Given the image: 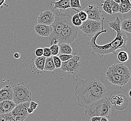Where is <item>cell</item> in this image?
Masks as SVG:
<instances>
[{
    "label": "cell",
    "instance_id": "cell-1",
    "mask_svg": "<svg viewBox=\"0 0 131 121\" xmlns=\"http://www.w3.org/2000/svg\"><path fill=\"white\" fill-rule=\"evenodd\" d=\"M74 90L78 105L81 108L88 106L107 95V89L103 84L93 77L79 81Z\"/></svg>",
    "mask_w": 131,
    "mask_h": 121
},
{
    "label": "cell",
    "instance_id": "cell-2",
    "mask_svg": "<svg viewBox=\"0 0 131 121\" xmlns=\"http://www.w3.org/2000/svg\"><path fill=\"white\" fill-rule=\"evenodd\" d=\"M107 31L106 29L96 33L91 37L89 42L88 43V45L92 49V54L97 55L100 58L102 57L105 55H108L110 54L115 55L116 51L119 49H127L126 43L128 38L125 32L121 29L116 31V37L111 43L101 45L97 44L96 40L98 37L101 34L106 33Z\"/></svg>",
    "mask_w": 131,
    "mask_h": 121
},
{
    "label": "cell",
    "instance_id": "cell-3",
    "mask_svg": "<svg viewBox=\"0 0 131 121\" xmlns=\"http://www.w3.org/2000/svg\"><path fill=\"white\" fill-rule=\"evenodd\" d=\"M52 11L54 15V21L51 25L53 28V32L49 36V40L51 45L53 44L58 45L59 36L65 27L68 18L78 12L72 8L65 10L53 8Z\"/></svg>",
    "mask_w": 131,
    "mask_h": 121
},
{
    "label": "cell",
    "instance_id": "cell-4",
    "mask_svg": "<svg viewBox=\"0 0 131 121\" xmlns=\"http://www.w3.org/2000/svg\"><path fill=\"white\" fill-rule=\"evenodd\" d=\"M85 108V115L88 118L90 119L93 116L110 118L111 104L106 96L93 102Z\"/></svg>",
    "mask_w": 131,
    "mask_h": 121
},
{
    "label": "cell",
    "instance_id": "cell-5",
    "mask_svg": "<svg viewBox=\"0 0 131 121\" xmlns=\"http://www.w3.org/2000/svg\"><path fill=\"white\" fill-rule=\"evenodd\" d=\"M72 16H70L68 18L65 27L59 36L58 45L63 43L70 44L77 37L79 27H76L72 24L71 22Z\"/></svg>",
    "mask_w": 131,
    "mask_h": 121
},
{
    "label": "cell",
    "instance_id": "cell-6",
    "mask_svg": "<svg viewBox=\"0 0 131 121\" xmlns=\"http://www.w3.org/2000/svg\"><path fill=\"white\" fill-rule=\"evenodd\" d=\"M11 86L13 93L12 101L16 105L31 101L32 93L28 85L22 82Z\"/></svg>",
    "mask_w": 131,
    "mask_h": 121
},
{
    "label": "cell",
    "instance_id": "cell-7",
    "mask_svg": "<svg viewBox=\"0 0 131 121\" xmlns=\"http://www.w3.org/2000/svg\"><path fill=\"white\" fill-rule=\"evenodd\" d=\"M103 22L88 19L82 23L80 29L84 35L91 38L96 33L103 30Z\"/></svg>",
    "mask_w": 131,
    "mask_h": 121
},
{
    "label": "cell",
    "instance_id": "cell-8",
    "mask_svg": "<svg viewBox=\"0 0 131 121\" xmlns=\"http://www.w3.org/2000/svg\"><path fill=\"white\" fill-rule=\"evenodd\" d=\"M80 60V57L74 54L72 58L67 61L62 62L61 70L70 75L77 74L82 67Z\"/></svg>",
    "mask_w": 131,
    "mask_h": 121
},
{
    "label": "cell",
    "instance_id": "cell-9",
    "mask_svg": "<svg viewBox=\"0 0 131 121\" xmlns=\"http://www.w3.org/2000/svg\"><path fill=\"white\" fill-rule=\"evenodd\" d=\"M30 102H23L17 104L11 112L12 116L17 121H24L29 114L27 108L29 106Z\"/></svg>",
    "mask_w": 131,
    "mask_h": 121
},
{
    "label": "cell",
    "instance_id": "cell-10",
    "mask_svg": "<svg viewBox=\"0 0 131 121\" xmlns=\"http://www.w3.org/2000/svg\"><path fill=\"white\" fill-rule=\"evenodd\" d=\"M84 11L87 14L88 19L100 22L104 21L105 19L102 14L101 9L96 5H88Z\"/></svg>",
    "mask_w": 131,
    "mask_h": 121
},
{
    "label": "cell",
    "instance_id": "cell-11",
    "mask_svg": "<svg viewBox=\"0 0 131 121\" xmlns=\"http://www.w3.org/2000/svg\"><path fill=\"white\" fill-rule=\"evenodd\" d=\"M107 72L116 74L125 77L130 78L131 74L128 68L123 63H115L109 67Z\"/></svg>",
    "mask_w": 131,
    "mask_h": 121
},
{
    "label": "cell",
    "instance_id": "cell-12",
    "mask_svg": "<svg viewBox=\"0 0 131 121\" xmlns=\"http://www.w3.org/2000/svg\"><path fill=\"white\" fill-rule=\"evenodd\" d=\"M106 80L109 82L118 86H124L126 85L130 80V78L107 72L106 73Z\"/></svg>",
    "mask_w": 131,
    "mask_h": 121
},
{
    "label": "cell",
    "instance_id": "cell-13",
    "mask_svg": "<svg viewBox=\"0 0 131 121\" xmlns=\"http://www.w3.org/2000/svg\"><path fill=\"white\" fill-rule=\"evenodd\" d=\"M54 21V15L52 10H46L42 12L38 16V23L51 26Z\"/></svg>",
    "mask_w": 131,
    "mask_h": 121
},
{
    "label": "cell",
    "instance_id": "cell-14",
    "mask_svg": "<svg viewBox=\"0 0 131 121\" xmlns=\"http://www.w3.org/2000/svg\"><path fill=\"white\" fill-rule=\"evenodd\" d=\"M34 32L40 36L49 37L53 32V28L51 26L38 23L34 27Z\"/></svg>",
    "mask_w": 131,
    "mask_h": 121
},
{
    "label": "cell",
    "instance_id": "cell-15",
    "mask_svg": "<svg viewBox=\"0 0 131 121\" xmlns=\"http://www.w3.org/2000/svg\"><path fill=\"white\" fill-rule=\"evenodd\" d=\"M13 93L12 86L6 85L0 89V102L13 100Z\"/></svg>",
    "mask_w": 131,
    "mask_h": 121
},
{
    "label": "cell",
    "instance_id": "cell-16",
    "mask_svg": "<svg viewBox=\"0 0 131 121\" xmlns=\"http://www.w3.org/2000/svg\"><path fill=\"white\" fill-rule=\"evenodd\" d=\"M16 105L12 100H5L0 102V114L11 112Z\"/></svg>",
    "mask_w": 131,
    "mask_h": 121
},
{
    "label": "cell",
    "instance_id": "cell-17",
    "mask_svg": "<svg viewBox=\"0 0 131 121\" xmlns=\"http://www.w3.org/2000/svg\"><path fill=\"white\" fill-rule=\"evenodd\" d=\"M53 4L54 5L53 9H60L65 10L68 8H72V9L75 11L76 12L78 13L80 11L78 10V11L75 10L71 7L70 5V0H60L58 2H51L50 5H49L48 6H51Z\"/></svg>",
    "mask_w": 131,
    "mask_h": 121
},
{
    "label": "cell",
    "instance_id": "cell-18",
    "mask_svg": "<svg viewBox=\"0 0 131 121\" xmlns=\"http://www.w3.org/2000/svg\"><path fill=\"white\" fill-rule=\"evenodd\" d=\"M119 11L121 14H125L129 12L131 9V3L130 0H121L119 4Z\"/></svg>",
    "mask_w": 131,
    "mask_h": 121
},
{
    "label": "cell",
    "instance_id": "cell-19",
    "mask_svg": "<svg viewBox=\"0 0 131 121\" xmlns=\"http://www.w3.org/2000/svg\"><path fill=\"white\" fill-rule=\"evenodd\" d=\"M59 52L61 54H72L73 49L70 44L68 43H61L59 45Z\"/></svg>",
    "mask_w": 131,
    "mask_h": 121
},
{
    "label": "cell",
    "instance_id": "cell-20",
    "mask_svg": "<svg viewBox=\"0 0 131 121\" xmlns=\"http://www.w3.org/2000/svg\"><path fill=\"white\" fill-rule=\"evenodd\" d=\"M46 58V57L43 56L37 57L35 58V65L36 68L39 70H44Z\"/></svg>",
    "mask_w": 131,
    "mask_h": 121
},
{
    "label": "cell",
    "instance_id": "cell-21",
    "mask_svg": "<svg viewBox=\"0 0 131 121\" xmlns=\"http://www.w3.org/2000/svg\"><path fill=\"white\" fill-rule=\"evenodd\" d=\"M56 67L53 61L52 56L46 58L44 70L52 71L56 69Z\"/></svg>",
    "mask_w": 131,
    "mask_h": 121
},
{
    "label": "cell",
    "instance_id": "cell-22",
    "mask_svg": "<svg viewBox=\"0 0 131 121\" xmlns=\"http://www.w3.org/2000/svg\"><path fill=\"white\" fill-rule=\"evenodd\" d=\"M121 29L124 32L131 33V20L130 18L125 20L121 23Z\"/></svg>",
    "mask_w": 131,
    "mask_h": 121
},
{
    "label": "cell",
    "instance_id": "cell-23",
    "mask_svg": "<svg viewBox=\"0 0 131 121\" xmlns=\"http://www.w3.org/2000/svg\"><path fill=\"white\" fill-rule=\"evenodd\" d=\"M108 24L109 25L110 28H111L114 31H117L118 30H121V22L118 16L116 17V19L113 22H109L107 21Z\"/></svg>",
    "mask_w": 131,
    "mask_h": 121
},
{
    "label": "cell",
    "instance_id": "cell-24",
    "mask_svg": "<svg viewBox=\"0 0 131 121\" xmlns=\"http://www.w3.org/2000/svg\"><path fill=\"white\" fill-rule=\"evenodd\" d=\"M101 6L105 12L110 15L113 14L111 9V0H105L103 2H102Z\"/></svg>",
    "mask_w": 131,
    "mask_h": 121
},
{
    "label": "cell",
    "instance_id": "cell-25",
    "mask_svg": "<svg viewBox=\"0 0 131 121\" xmlns=\"http://www.w3.org/2000/svg\"><path fill=\"white\" fill-rule=\"evenodd\" d=\"M71 22L73 25L78 27H80L83 23L79 18L78 13H76L73 15L71 18Z\"/></svg>",
    "mask_w": 131,
    "mask_h": 121
},
{
    "label": "cell",
    "instance_id": "cell-26",
    "mask_svg": "<svg viewBox=\"0 0 131 121\" xmlns=\"http://www.w3.org/2000/svg\"><path fill=\"white\" fill-rule=\"evenodd\" d=\"M0 121H18L16 120L12 115L11 112L8 113L0 114Z\"/></svg>",
    "mask_w": 131,
    "mask_h": 121
},
{
    "label": "cell",
    "instance_id": "cell-27",
    "mask_svg": "<svg viewBox=\"0 0 131 121\" xmlns=\"http://www.w3.org/2000/svg\"><path fill=\"white\" fill-rule=\"evenodd\" d=\"M117 58L121 63H125L128 60L129 56L128 53L126 51H121L118 53Z\"/></svg>",
    "mask_w": 131,
    "mask_h": 121
},
{
    "label": "cell",
    "instance_id": "cell-28",
    "mask_svg": "<svg viewBox=\"0 0 131 121\" xmlns=\"http://www.w3.org/2000/svg\"><path fill=\"white\" fill-rule=\"evenodd\" d=\"M70 5L72 8L78 11L76 8L81 9L82 7L81 6L80 0H70Z\"/></svg>",
    "mask_w": 131,
    "mask_h": 121
},
{
    "label": "cell",
    "instance_id": "cell-29",
    "mask_svg": "<svg viewBox=\"0 0 131 121\" xmlns=\"http://www.w3.org/2000/svg\"><path fill=\"white\" fill-rule=\"evenodd\" d=\"M109 99L110 102V104L118 105L122 104V101H123V99L122 97H120L117 96H112L111 98Z\"/></svg>",
    "mask_w": 131,
    "mask_h": 121
},
{
    "label": "cell",
    "instance_id": "cell-30",
    "mask_svg": "<svg viewBox=\"0 0 131 121\" xmlns=\"http://www.w3.org/2000/svg\"><path fill=\"white\" fill-rule=\"evenodd\" d=\"M111 7L112 14L118 13L119 11V4L115 3L114 0H111Z\"/></svg>",
    "mask_w": 131,
    "mask_h": 121
},
{
    "label": "cell",
    "instance_id": "cell-31",
    "mask_svg": "<svg viewBox=\"0 0 131 121\" xmlns=\"http://www.w3.org/2000/svg\"><path fill=\"white\" fill-rule=\"evenodd\" d=\"M51 55L52 56H57L59 53V46L57 44H53L49 48Z\"/></svg>",
    "mask_w": 131,
    "mask_h": 121
},
{
    "label": "cell",
    "instance_id": "cell-32",
    "mask_svg": "<svg viewBox=\"0 0 131 121\" xmlns=\"http://www.w3.org/2000/svg\"><path fill=\"white\" fill-rule=\"evenodd\" d=\"M52 58L56 68H60L61 66L62 62L61 61V59L59 57V56H52Z\"/></svg>",
    "mask_w": 131,
    "mask_h": 121
},
{
    "label": "cell",
    "instance_id": "cell-33",
    "mask_svg": "<svg viewBox=\"0 0 131 121\" xmlns=\"http://www.w3.org/2000/svg\"><path fill=\"white\" fill-rule=\"evenodd\" d=\"M78 13L79 18L82 22H84L88 19V15L86 12H85L84 10L80 11Z\"/></svg>",
    "mask_w": 131,
    "mask_h": 121
},
{
    "label": "cell",
    "instance_id": "cell-34",
    "mask_svg": "<svg viewBox=\"0 0 131 121\" xmlns=\"http://www.w3.org/2000/svg\"><path fill=\"white\" fill-rule=\"evenodd\" d=\"M73 56V55H72V54L68 55V54H60L58 56L61 59V61L62 62H65V61L68 60L71 58H72Z\"/></svg>",
    "mask_w": 131,
    "mask_h": 121
},
{
    "label": "cell",
    "instance_id": "cell-35",
    "mask_svg": "<svg viewBox=\"0 0 131 121\" xmlns=\"http://www.w3.org/2000/svg\"><path fill=\"white\" fill-rule=\"evenodd\" d=\"M43 56H44V57L47 58V57H50L51 56H52L49 48L45 47V48H43Z\"/></svg>",
    "mask_w": 131,
    "mask_h": 121
},
{
    "label": "cell",
    "instance_id": "cell-36",
    "mask_svg": "<svg viewBox=\"0 0 131 121\" xmlns=\"http://www.w3.org/2000/svg\"><path fill=\"white\" fill-rule=\"evenodd\" d=\"M43 48H38L35 51V54L37 57H39L43 56Z\"/></svg>",
    "mask_w": 131,
    "mask_h": 121
},
{
    "label": "cell",
    "instance_id": "cell-37",
    "mask_svg": "<svg viewBox=\"0 0 131 121\" xmlns=\"http://www.w3.org/2000/svg\"><path fill=\"white\" fill-rule=\"evenodd\" d=\"M38 106V104L34 101H30L29 104V107L34 110L36 109Z\"/></svg>",
    "mask_w": 131,
    "mask_h": 121
},
{
    "label": "cell",
    "instance_id": "cell-38",
    "mask_svg": "<svg viewBox=\"0 0 131 121\" xmlns=\"http://www.w3.org/2000/svg\"><path fill=\"white\" fill-rule=\"evenodd\" d=\"M101 117L99 116H93L90 118L91 121H100Z\"/></svg>",
    "mask_w": 131,
    "mask_h": 121
},
{
    "label": "cell",
    "instance_id": "cell-39",
    "mask_svg": "<svg viewBox=\"0 0 131 121\" xmlns=\"http://www.w3.org/2000/svg\"><path fill=\"white\" fill-rule=\"evenodd\" d=\"M20 54L19 53H18V52H16V53H15V54H14V57L15 58V59H19V58H20Z\"/></svg>",
    "mask_w": 131,
    "mask_h": 121
},
{
    "label": "cell",
    "instance_id": "cell-40",
    "mask_svg": "<svg viewBox=\"0 0 131 121\" xmlns=\"http://www.w3.org/2000/svg\"><path fill=\"white\" fill-rule=\"evenodd\" d=\"M34 110L33 109L31 108H30L29 106L27 108V111H28V113L29 114L33 113V112H34Z\"/></svg>",
    "mask_w": 131,
    "mask_h": 121
},
{
    "label": "cell",
    "instance_id": "cell-41",
    "mask_svg": "<svg viewBox=\"0 0 131 121\" xmlns=\"http://www.w3.org/2000/svg\"><path fill=\"white\" fill-rule=\"evenodd\" d=\"M85 1L86 0H80L81 5L82 7H83V6H84L85 4Z\"/></svg>",
    "mask_w": 131,
    "mask_h": 121
},
{
    "label": "cell",
    "instance_id": "cell-42",
    "mask_svg": "<svg viewBox=\"0 0 131 121\" xmlns=\"http://www.w3.org/2000/svg\"><path fill=\"white\" fill-rule=\"evenodd\" d=\"M6 0H0V7L2 6L3 5H4Z\"/></svg>",
    "mask_w": 131,
    "mask_h": 121
},
{
    "label": "cell",
    "instance_id": "cell-43",
    "mask_svg": "<svg viewBox=\"0 0 131 121\" xmlns=\"http://www.w3.org/2000/svg\"><path fill=\"white\" fill-rule=\"evenodd\" d=\"M100 121H108V118H107L106 117H102L101 118Z\"/></svg>",
    "mask_w": 131,
    "mask_h": 121
},
{
    "label": "cell",
    "instance_id": "cell-44",
    "mask_svg": "<svg viewBox=\"0 0 131 121\" xmlns=\"http://www.w3.org/2000/svg\"><path fill=\"white\" fill-rule=\"evenodd\" d=\"M114 1L115 3H117L118 4H119L121 3V0H114Z\"/></svg>",
    "mask_w": 131,
    "mask_h": 121
},
{
    "label": "cell",
    "instance_id": "cell-45",
    "mask_svg": "<svg viewBox=\"0 0 131 121\" xmlns=\"http://www.w3.org/2000/svg\"><path fill=\"white\" fill-rule=\"evenodd\" d=\"M131 90L130 89V90H129V97L131 98Z\"/></svg>",
    "mask_w": 131,
    "mask_h": 121
},
{
    "label": "cell",
    "instance_id": "cell-46",
    "mask_svg": "<svg viewBox=\"0 0 131 121\" xmlns=\"http://www.w3.org/2000/svg\"><path fill=\"white\" fill-rule=\"evenodd\" d=\"M55 1H56V2H58V1H59L60 0H55Z\"/></svg>",
    "mask_w": 131,
    "mask_h": 121
}]
</instances>
